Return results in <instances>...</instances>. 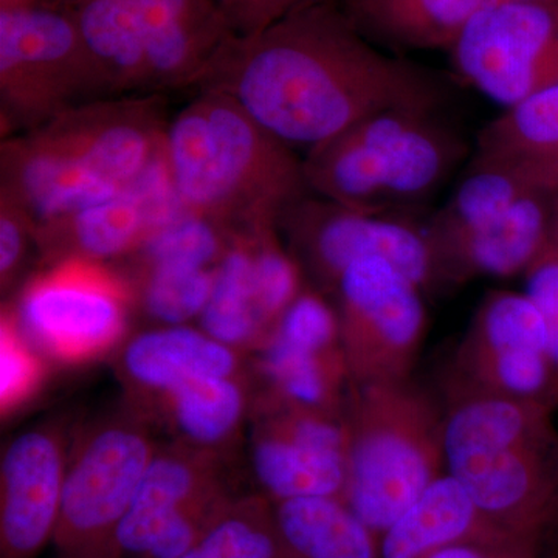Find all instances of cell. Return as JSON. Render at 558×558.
Wrapping results in <instances>:
<instances>
[{"instance_id":"cell-1","label":"cell","mask_w":558,"mask_h":558,"mask_svg":"<svg viewBox=\"0 0 558 558\" xmlns=\"http://www.w3.org/2000/svg\"><path fill=\"white\" fill-rule=\"evenodd\" d=\"M196 87L227 95L304 153L374 113L440 110L449 98L442 76L381 50L326 0L253 35H231Z\"/></svg>"},{"instance_id":"cell-2","label":"cell","mask_w":558,"mask_h":558,"mask_svg":"<svg viewBox=\"0 0 558 558\" xmlns=\"http://www.w3.org/2000/svg\"><path fill=\"white\" fill-rule=\"evenodd\" d=\"M161 160L180 207L231 231L278 223L311 193L299 150L216 90L170 120Z\"/></svg>"},{"instance_id":"cell-3","label":"cell","mask_w":558,"mask_h":558,"mask_svg":"<svg viewBox=\"0 0 558 558\" xmlns=\"http://www.w3.org/2000/svg\"><path fill=\"white\" fill-rule=\"evenodd\" d=\"M446 472L486 519L515 537L558 529V433L553 411L492 392L450 388Z\"/></svg>"},{"instance_id":"cell-4","label":"cell","mask_w":558,"mask_h":558,"mask_svg":"<svg viewBox=\"0 0 558 558\" xmlns=\"http://www.w3.org/2000/svg\"><path fill=\"white\" fill-rule=\"evenodd\" d=\"M438 112L384 110L307 150L311 193L362 211L417 215L469 153Z\"/></svg>"},{"instance_id":"cell-5","label":"cell","mask_w":558,"mask_h":558,"mask_svg":"<svg viewBox=\"0 0 558 558\" xmlns=\"http://www.w3.org/2000/svg\"><path fill=\"white\" fill-rule=\"evenodd\" d=\"M343 502L380 535L446 473L444 413L409 379L351 384Z\"/></svg>"},{"instance_id":"cell-6","label":"cell","mask_w":558,"mask_h":558,"mask_svg":"<svg viewBox=\"0 0 558 558\" xmlns=\"http://www.w3.org/2000/svg\"><path fill=\"white\" fill-rule=\"evenodd\" d=\"M109 94L64 0L0 11V120L5 137Z\"/></svg>"},{"instance_id":"cell-7","label":"cell","mask_w":558,"mask_h":558,"mask_svg":"<svg viewBox=\"0 0 558 558\" xmlns=\"http://www.w3.org/2000/svg\"><path fill=\"white\" fill-rule=\"evenodd\" d=\"M282 240L323 293H332L343 271L363 259H384L422 290L440 286L438 259L417 215L368 213L310 193L278 220Z\"/></svg>"},{"instance_id":"cell-8","label":"cell","mask_w":558,"mask_h":558,"mask_svg":"<svg viewBox=\"0 0 558 558\" xmlns=\"http://www.w3.org/2000/svg\"><path fill=\"white\" fill-rule=\"evenodd\" d=\"M134 306L126 275L106 263L68 259L33 277L9 311L46 357L83 363L124 339Z\"/></svg>"},{"instance_id":"cell-9","label":"cell","mask_w":558,"mask_h":558,"mask_svg":"<svg viewBox=\"0 0 558 558\" xmlns=\"http://www.w3.org/2000/svg\"><path fill=\"white\" fill-rule=\"evenodd\" d=\"M424 290L384 259H363L341 275L340 340L351 384L409 379L427 329Z\"/></svg>"},{"instance_id":"cell-10","label":"cell","mask_w":558,"mask_h":558,"mask_svg":"<svg viewBox=\"0 0 558 558\" xmlns=\"http://www.w3.org/2000/svg\"><path fill=\"white\" fill-rule=\"evenodd\" d=\"M157 450L137 422H106L68 459L53 543L61 558H110L117 527Z\"/></svg>"},{"instance_id":"cell-11","label":"cell","mask_w":558,"mask_h":558,"mask_svg":"<svg viewBox=\"0 0 558 558\" xmlns=\"http://www.w3.org/2000/svg\"><path fill=\"white\" fill-rule=\"evenodd\" d=\"M449 53L462 83L510 108L558 84V3L490 0Z\"/></svg>"},{"instance_id":"cell-12","label":"cell","mask_w":558,"mask_h":558,"mask_svg":"<svg viewBox=\"0 0 558 558\" xmlns=\"http://www.w3.org/2000/svg\"><path fill=\"white\" fill-rule=\"evenodd\" d=\"M168 123L159 95H116L81 102L27 134L86 178L126 191L160 159Z\"/></svg>"},{"instance_id":"cell-13","label":"cell","mask_w":558,"mask_h":558,"mask_svg":"<svg viewBox=\"0 0 558 558\" xmlns=\"http://www.w3.org/2000/svg\"><path fill=\"white\" fill-rule=\"evenodd\" d=\"M252 464L270 501L343 498L348 427L339 414L266 400Z\"/></svg>"},{"instance_id":"cell-14","label":"cell","mask_w":558,"mask_h":558,"mask_svg":"<svg viewBox=\"0 0 558 558\" xmlns=\"http://www.w3.org/2000/svg\"><path fill=\"white\" fill-rule=\"evenodd\" d=\"M171 202L179 204L160 159L123 193L36 226L35 244L49 264L130 258L154 230L183 211H174Z\"/></svg>"},{"instance_id":"cell-15","label":"cell","mask_w":558,"mask_h":558,"mask_svg":"<svg viewBox=\"0 0 558 558\" xmlns=\"http://www.w3.org/2000/svg\"><path fill=\"white\" fill-rule=\"evenodd\" d=\"M65 469L64 447L53 429H31L10 444L2 459V558H35L53 542Z\"/></svg>"},{"instance_id":"cell-16","label":"cell","mask_w":558,"mask_h":558,"mask_svg":"<svg viewBox=\"0 0 558 558\" xmlns=\"http://www.w3.org/2000/svg\"><path fill=\"white\" fill-rule=\"evenodd\" d=\"M146 90L197 86L233 33L218 0H137Z\"/></svg>"},{"instance_id":"cell-17","label":"cell","mask_w":558,"mask_h":558,"mask_svg":"<svg viewBox=\"0 0 558 558\" xmlns=\"http://www.w3.org/2000/svg\"><path fill=\"white\" fill-rule=\"evenodd\" d=\"M218 457L191 447L157 451L117 527L110 558H142L183 510L223 487Z\"/></svg>"},{"instance_id":"cell-18","label":"cell","mask_w":558,"mask_h":558,"mask_svg":"<svg viewBox=\"0 0 558 558\" xmlns=\"http://www.w3.org/2000/svg\"><path fill=\"white\" fill-rule=\"evenodd\" d=\"M554 193H532L438 253L440 282L523 274L553 242Z\"/></svg>"},{"instance_id":"cell-19","label":"cell","mask_w":558,"mask_h":558,"mask_svg":"<svg viewBox=\"0 0 558 558\" xmlns=\"http://www.w3.org/2000/svg\"><path fill=\"white\" fill-rule=\"evenodd\" d=\"M120 363L132 388L160 398L196 377L241 373L240 351L189 325L159 326L132 337Z\"/></svg>"},{"instance_id":"cell-20","label":"cell","mask_w":558,"mask_h":558,"mask_svg":"<svg viewBox=\"0 0 558 558\" xmlns=\"http://www.w3.org/2000/svg\"><path fill=\"white\" fill-rule=\"evenodd\" d=\"M515 537L495 526L450 473H442L379 535L381 558H427L459 543ZM524 538V537H523Z\"/></svg>"},{"instance_id":"cell-21","label":"cell","mask_w":558,"mask_h":558,"mask_svg":"<svg viewBox=\"0 0 558 558\" xmlns=\"http://www.w3.org/2000/svg\"><path fill=\"white\" fill-rule=\"evenodd\" d=\"M490 0H344V13L374 44L403 50H450Z\"/></svg>"},{"instance_id":"cell-22","label":"cell","mask_w":558,"mask_h":558,"mask_svg":"<svg viewBox=\"0 0 558 558\" xmlns=\"http://www.w3.org/2000/svg\"><path fill=\"white\" fill-rule=\"evenodd\" d=\"M475 156L509 161L558 190V84L506 108L480 132Z\"/></svg>"},{"instance_id":"cell-23","label":"cell","mask_w":558,"mask_h":558,"mask_svg":"<svg viewBox=\"0 0 558 558\" xmlns=\"http://www.w3.org/2000/svg\"><path fill=\"white\" fill-rule=\"evenodd\" d=\"M279 558H381L379 535L340 498L271 501Z\"/></svg>"},{"instance_id":"cell-24","label":"cell","mask_w":558,"mask_h":558,"mask_svg":"<svg viewBox=\"0 0 558 558\" xmlns=\"http://www.w3.org/2000/svg\"><path fill=\"white\" fill-rule=\"evenodd\" d=\"M532 193L549 191L543 190L517 165L473 157L449 199L427 220L436 259L440 250L497 219L506 209Z\"/></svg>"},{"instance_id":"cell-25","label":"cell","mask_w":558,"mask_h":558,"mask_svg":"<svg viewBox=\"0 0 558 558\" xmlns=\"http://www.w3.org/2000/svg\"><path fill=\"white\" fill-rule=\"evenodd\" d=\"M101 70L109 94L146 90L145 44L137 0H64Z\"/></svg>"},{"instance_id":"cell-26","label":"cell","mask_w":558,"mask_h":558,"mask_svg":"<svg viewBox=\"0 0 558 558\" xmlns=\"http://www.w3.org/2000/svg\"><path fill=\"white\" fill-rule=\"evenodd\" d=\"M199 323L208 336L236 351L260 349L269 339L256 301L248 229L231 233L229 247L216 264L211 295Z\"/></svg>"},{"instance_id":"cell-27","label":"cell","mask_w":558,"mask_h":558,"mask_svg":"<svg viewBox=\"0 0 558 558\" xmlns=\"http://www.w3.org/2000/svg\"><path fill=\"white\" fill-rule=\"evenodd\" d=\"M247 402L241 377H196L163 396L165 409L183 444L215 457L236 438Z\"/></svg>"},{"instance_id":"cell-28","label":"cell","mask_w":558,"mask_h":558,"mask_svg":"<svg viewBox=\"0 0 558 558\" xmlns=\"http://www.w3.org/2000/svg\"><path fill=\"white\" fill-rule=\"evenodd\" d=\"M135 306L160 326L199 319L211 295L215 269L191 264H132Z\"/></svg>"},{"instance_id":"cell-29","label":"cell","mask_w":558,"mask_h":558,"mask_svg":"<svg viewBox=\"0 0 558 558\" xmlns=\"http://www.w3.org/2000/svg\"><path fill=\"white\" fill-rule=\"evenodd\" d=\"M182 558H279L270 499H234Z\"/></svg>"},{"instance_id":"cell-30","label":"cell","mask_w":558,"mask_h":558,"mask_svg":"<svg viewBox=\"0 0 558 558\" xmlns=\"http://www.w3.org/2000/svg\"><path fill=\"white\" fill-rule=\"evenodd\" d=\"M233 231L193 213H179L150 233L132 264H191L215 269Z\"/></svg>"},{"instance_id":"cell-31","label":"cell","mask_w":558,"mask_h":558,"mask_svg":"<svg viewBox=\"0 0 558 558\" xmlns=\"http://www.w3.org/2000/svg\"><path fill=\"white\" fill-rule=\"evenodd\" d=\"M46 379V355L25 337L9 310L0 322V409L10 414L28 402Z\"/></svg>"},{"instance_id":"cell-32","label":"cell","mask_w":558,"mask_h":558,"mask_svg":"<svg viewBox=\"0 0 558 558\" xmlns=\"http://www.w3.org/2000/svg\"><path fill=\"white\" fill-rule=\"evenodd\" d=\"M35 220L9 191L0 189V284L10 288L35 242Z\"/></svg>"},{"instance_id":"cell-33","label":"cell","mask_w":558,"mask_h":558,"mask_svg":"<svg viewBox=\"0 0 558 558\" xmlns=\"http://www.w3.org/2000/svg\"><path fill=\"white\" fill-rule=\"evenodd\" d=\"M524 293L545 318L550 357L558 368V247L553 242L524 271Z\"/></svg>"},{"instance_id":"cell-34","label":"cell","mask_w":558,"mask_h":558,"mask_svg":"<svg viewBox=\"0 0 558 558\" xmlns=\"http://www.w3.org/2000/svg\"><path fill=\"white\" fill-rule=\"evenodd\" d=\"M311 0H218L231 33L248 36L270 27Z\"/></svg>"},{"instance_id":"cell-35","label":"cell","mask_w":558,"mask_h":558,"mask_svg":"<svg viewBox=\"0 0 558 558\" xmlns=\"http://www.w3.org/2000/svg\"><path fill=\"white\" fill-rule=\"evenodd\" d=\"M549 539L508 537L459 543L427 558H548Z\"/></svg>"},{"instance_id":"cell-36","label":"cell","mask_w":558,"mask_h":558,"mask_svg":"<svg viewBox=\"0 0 558 558\" xmlns=\"http://www.w3.org/2000/svg\"><path fill=\"white\" fill-rule=\"evenodd\" d=\"M40 0H0V11H17L38 5Z\"/></svg>"},{"instance_id":"cell-37","label":"cell","mask_w":558,"mask_h":558,"mask_svg":"<svg viewBox=\"0 0 558 558\" xmlns=\"http://www.w3.org/2000/svg\"><path fill=\"white\" fill-rule=\"evenodd\" d=\"M553 244L558 247V190L553 197Z\"/></svg>"},{"instance_id":"cell-38","label":"cell","mask_w":558,"mask_h":558,"mask_svg":"<svg viewBox=\"0 0 558 558\" xmlns=\"http://www.w3.org/2000/svg\"><path fill=\"white\" fill-rule=\"evenodd\" d=\"M532 2L558 3V0H532Z\"/></svg>"}]
</instances>
